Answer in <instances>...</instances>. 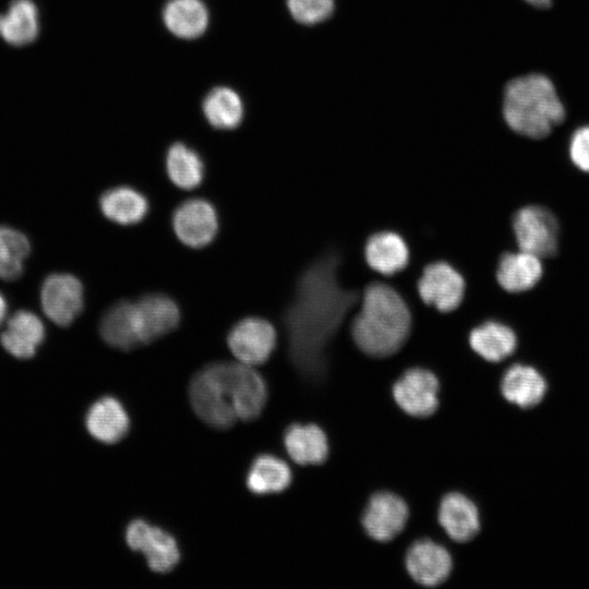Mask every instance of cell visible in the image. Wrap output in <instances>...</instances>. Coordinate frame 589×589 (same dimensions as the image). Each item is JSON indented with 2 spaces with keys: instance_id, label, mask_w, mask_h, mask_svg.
I'll list each match as a JSON object with an SVG mask.
<instances>
[{
  "instance_id": "obj_1",
  "label": "cell",
  "mask_w": 589,
  "mask_h": 589,
  "mask_svg": "<svg viewBox=\"0 0 589 589\" xmlns=\"http://www.w3.org/2000/svg\"><path fill=\"white\" fill-rule=\"evenodd\" d=\"M341 257L327 251L300 274L283 314L291 364L302 378L320 383L327 373V347L359 292L338 280Z\"/></svg>"
},
{
  "instance_id": "obj_2",
  "label": "cell",
  "mask_w": 589,
  "mask_h": 589,
  "mask_svg": "<svg viewBox=\"0 0 589 589\" xmlns=\"http://www.w3.org/2000/svg\"><path fill=\"white\" fill-rule=\"evenodd\" d=\"M351 325L358 348L373 358L395 354L406 342L411 327L410 310L402 297L384 283H371L361 296Z\"/></svg>"
},
{
  "instance_id": "obj_3",
  "label": "cell",
  "mask_w": 589,
  "mask_h": 589,
  "mask_svg": "<svg viewBox=\"0 0 589 589\" xmlns=\"http://www.w3.org/2000/svg\"><path fill=\"white\" fill-rule=\"evenodd\" d=\"M503 116L520 135L543 139L565 119V107L552 81L543 74L519 76L505 87Z\"/></svg>"
},
{
  "instance_id": "obj_4",
  "label": "cell",
  "mask_w": 589,
  "mask_h": 589,
  "mask_svg": "<svg viewBox=\"0 0 589 589\" xmlns=\"http://www.w3.org/2000/svg\"><path fill=\"white\" fill-rule=\"evenodd\" d=\"M189 399L194 413L217 430L231 428L237 417L232 408L227 362L205 365L192 377Z\"/></svg>"
},
{
  "instance_id": "obj_5",
  "label": "cell",
  "mask_w": 589,
  "mask_h": 589,
  "mask_svg": "<svg viewBox=\"0 0 589 589\" xmlns=\"http://www.w3.org/2000/svg\"><path fill=\"white\" fill-rule=\"evenodd\" d=\"M513 230L522 251L546 257L557 250L558 224L545 207L528 205L518 209L513 218Z\"/></svg>"
},
{
  "instance_id": "obj_6",
  "label": "cell",
  "mask_w": 589,
  "mask_h": 589,
  "mask_svg": "<svg viewBox=\"0 0 589 589\" xmlns=\"http://www.w3.org/2000/svg\"><path fill=\"white\" fill-rule=\"evenodd\" d=\"M277 342L274 325L259 316L239 320L227 334V345L239 362L253 366L266 362Z\"/></svg>"
},
{
  "instance_id": "obj_7",
  "label": "cell",
  "mask_w": 589,
  "mask_h": 589,
  "mask_svg": "<svg viewBox=\"0 0 589 589\" xmlns=\"http://www.w3.org/2000/svg\"><path fill=\"white\" fill-rule=\"evenodd\" d=\"M171 225L180 242L192 249H202L216 238L219 218L214 204L206 199L195 197L175 208Z\"/></svg>"
},
{
  "instance_id": "obj_8",
  "label": "cell",
  "mask_w": 589,
  "mask_h": 589,
  "mask_svg": "<svg viewBox=\"0 0 589 589\" xmlns=\"http://www.w3.org/2000/svg\"><path fill=\"white\" fill-rule=\"evenodd\" d=\"M125 541L132 551L144 555L148 567L155 573H169L180 561L176 539L143 519L132 520L128 525Z\"/></svg>"
},
{
  "instance_id": "obj_9",
  "label": "cell",
  "mask_w": 589,
  "mask_h": 589,
  "mask_svg": "<svg viewBox=\"0 0 589 589\" xmlns=\"http://www.w3.org/2000/svg\"><path fill=\"white\" fill-rule=\"evenodd\" d=\"M440 383L434 373L421 368L407 370L394 384L397 406L414 418H428L438 407Z\"/></svg>"
},
{
  "instance_id": "obj_10",
  "label": "cell",
  "mask_w": 589,
  "mask_h": 589,
  "mask_svg": "<svg viewBox=\"0 0 589 589\" xmlns=\"http://www.w3.org/2000/svg\"><path fill=\"white\" fill-rule=\"evenodd\" d=\"M418 291L424 303L441 312H450L457 309L464 299L465 279L447 262H433L423 268Z\"/></svg>"
},
{
  "instance_id": "obj_11",
  "label": "cell",
  "mask_w": 589,
  "mask_h": 589,
  "mask_svg": "<svg viewBox=\"0 0 589 589\" xmlns=\"http://www.w3.org/2000/svg\"><path fill=\"white\" fill-rule=\"evenodd\" d=\"M40 302L52 322L68 326L83 310V286L73 275L51 274L43 283Z\"/></svg>"
},
{
  "instance_id": "obj_12",
  "label": "cell",
  "mask_w": 589,
  "mask_h": 589,
  "mask_svg": "<svg viewBox=\"0 0 589 589\" xmlns=\"http://www.w3.org/2000/svg\"><path fill=\"white\" fill-rule=\"evenodd\" d=\"M141 345H148L173 332L181 321L178 303L169 296L153 292L134 301Z\"/></svg>"
},
{
  "instance_id": "obj_13",
  "label": "cell",
  "mask_w": 589,
  "mask_h": 589,
  "mask_svg": "<svg viewBox=\"0 0 589 589\" xmlns=\"http://www.w3.org/2000/svg\"><path fill=\"white\" fill-rule=\"evenodd\" d=\"M409 518L405 501L390 492L375 493L362 516L366 534L377 542H388L404 530Z\"/></svg>"
},
{
  "instance_id": "obj_14",
  "label": "cell",
  "mask_w": 589,
  "mask_h": 589,
  "mask_svg": "<svg viewBox=\"0 0 589 589\" xmlns=\"http://www.w3.org/2000/svg\"><path fill=\"white\" fill-rule=\"evenodd\" d=\"M228 375L237 420H255L267 401V386L263 376L241 362H228Z\"/></svg>"
},
{
  "instance_id": "obj_15",
  "label": "cell",
  "mask_w": 589,
  "mask_h": 589,
  "mask_svg": "<svg viewBox=\"0 0 589 589\" xmlns=\"http://www.w3.org/2000/svg\"><path fill=\"white\" fill-rule=\"evenodd\" d=\"M453 561L445 548L430 540L413 543L406 555V569L417 584L436 587L449 576Z\"/></svg>"
},
{
  "instance_id": "obj_16",
  "label": "cell",
  "mask_w": 589,
  "mask_h": 589,
  "mask_svg": "<svg viewBox=\"0 0 589 589\" xmlns=\"http://www.w3.org/2000/svg\"><path fill=\"white\" fill-rule=\"evenodd\" d=\"M437 519L446 534L459 543L472 540L480 531L478 508L461 493H448L442 498Z\"/></svg>"
},
{
  "instance_id": "obj_17",
  "label": "cell",
  "mask_w": 589,
  "mask_h": 589,
  "mask_svg": "<svg viewBox=\"0 0 589 589\" xmlns=\"http://www.w3.org/2000/svg\"><path fill=\"white\" fill-rule=\"evenodd\" d=\"M86 429L97 441L115 444L129 432L130 419L122 404L115 397H103L87 411Z\"/></svg>"
},
{
  "instance_id": "obj_18",
  "label": "cell",
  "mask_w": 589,
  "mask_h": 589,
  "mask_svg": "<svg viewBox=\"0 0 589 589\" xmlns=\"http://www.w3.org/2000/svg\"><path fill=\"white\" fill-rule=\"evenodd\" d=\"M45 338L40 318L31 311L20 310L8 321L0 336L3 348L19 359L32 358Z\"/></svg>"
},
{
  "instance_id": "obj_19",
  "label": "cell",
  "mask_w": 589,
  "mask_h": 589,
  "mask_svg": "<svg viewBox=\"0 0 589 589\" xmlns=\"http://www.w3.org/2000/svg\"><path fill=\"white\" fill-rule=\"evenodd\" d=\"M99 334L112 348L130 351L141 346L134 301L120 300L103 315Z\"/></svg>"
},
{
  "instance_id": "obj_20",
  "label": "cell",
  "mask_w": 589,
  "mask_h": 589,
  "mask_svg": "<svg viewBox=\"0 0 589 589\" xmlns=\"http://www.w3.org/2000/svg\"><path fill=\"white\" fill-rule=\"evenodd\" d=\"M368 265L383 275H394L409 262V249L405 240L394 231H378L370 236L364 247Z\"/></svg>"
},
{
  "instance_id": "obj_21",
  "label": "cell",
  "mask_w": 589,
  "mask_h": 589,
  "mask_svg": "<svg viewBox=\"0 0 589 589\" xmlns=\"http://www.w3.org/2000/svg\"><path fill=\"white\" fill-rule=\"evenodd\" d=\"M284 445L289 457L298 465H322L328 457V442L316 424L293 423L284 433Z\"/></svg>"
},
{
  "instance_id": "obj_22",
  "label": "cell",
  "mask_w": 589,
  "mask_h": 589,
  "mask_svg": "<svg viewBox=\"0 0 589 589\" xmlns=\"http://www.w3.org/2000/svg\"><path fill=\"white\" fill-rule=\"evenodd\" d=\"M99 207L109 220L131 226L145 219L149 213V201L141 191L120 185L108 189L100 195Z\"/></svg>"
},
{
  "instance_id": "obj_23",
  "label": "cell",
  "mask_w": 589,
  "mask_h": 589,
  "mask_svg": "<svg viewBox=\"0 0 589 589\" xmlns=\"http://www.w3.org/2000/svg\"><path fill=\"white\" fill-rule=\"evenodd\" d=\"M542 276L540 257L526 252H506L501 255L496 279L508 292H522L531 289Z\"/></svg>"
},
{
  "instance_id": "obj_24",
  "label": "cell",
  "mask_w": 589,
  "mask_h": 589,
  "mask_svg": "<svg viewBox=\"0 0 589 589\" xmlns=\"http://www.w3.org/2000/svg\"><path fill=\"white\" fill-rule=\"evenodd\" d=\"M546 392L543 376L532 366L514 364L504 373L501 381L503 397L524 409L537 406Z\"/></svg>"
},
{
  "instance_id": "obj_25",
  "label": "cell",
  "mask_w": 589,
  "mask_h": 589,
  "mask_svg": "<svg viewBox=\"0 0 589 589\" xmlns=\"http://www.w3.org/2000/svg\"><path fill=\"white\" fill-rule=\"evenodd\" d=\"M38 32V10L32 0H12L8 10L0 13V37L9 45H28Z\"/></svg>"
},
{
  "instance_id": "obj_26",
  "label": "cell",
  "mask_w": 589,
  "mask_h": 589,
  "mask_svg": "<svg viewBox=\"0 0 589 589\" xmlns=\"http://www.w3.org/2000/svg\"><path fill=\"white\" fill-rule=\"evenodd\" d=\"M469 345L484 360L501 362L515 351L517 337L509 326L486 321L470 332Z\"/></svg>"
},
{
  "instance_id": "obj_27",
  "label": "cell",
  "mask_w": 589,
  "mask_h": 589,
  "mask_svg": "<svg viewBox=\"0 0 589 589\" xmlns=\"http://www.w3.org/2000/svg\"><path fill=\"white\" fill-rule=\"evenodd\" d=\"M291 478V470L284 460L263 454L252 461L245 483L252 493L265 495L285 491Z\"/></svg>"
},
{
  "instance_id": "obj_28",
  "label": "cell",
  "mask_w": 589,
  "mask_h": 589,
  "mask_svg": "<svg viewBox=\"0 0 589 589\" xmlns=\"http://www.w3.org/2000/svg\"><path fill=\"white\" fill-rule=\"evenodd\" d=\"M163 17L168 29L181 38L199 37L208 24V11L201 0H169Z\"/></svg>"
},
{
  "instance_id": "obj_29",
  "label": "cell",
  "mask_w": 589,
  "mask_h": 589,
  "mask_svg": "<svg viewBox=\"0 0 589 589\" xmlns=\"http://www.w3.org/2000/svg\"><path fill=\"white\" fill-rule=\"evenodd\" d=\"M166 171L177 188L193 190L203 182L205 167L196 151L183 143H173L167 151Z\"/></svg>"
},
{
  "instance_id": "obj_30",
  "label": "cell",
  "mask_w": 589,
  "mask_h": 589,
  "mask_svg": "<svg viewBox=\"0 0 589 589\" xmlns=\"http://www.w3.org/2000/svg\"><path fill=\"white\" fill-rule=\"evenodd\" d=\"M207 121L217 129H233L243 117V106L236 92L228 87L212 89L203 101Z\"/></svg>"
},
{
  "instance_id": "obj_31",
  "label": "cell",
  "mask_w": 589,
  "mask_h": 589,
  "mask_svg": "<svg viewBox=\"0 0 589 589\" xmlns=\"http://www.w3.org/2000/svg\"><path fill=\"white\" fill-rule=\"evenodd\" d=\"M29 250V242L22 232L0 226V278L4 280L19 278Z\"/></svg>"
},
{
  "instance_id": "obj_32",
  "label": "cell",
  "mask_w": 589,
  "mask_h": 589,
  "mask_svg": "<svg viewBox=\"0 0 589 589\" xmlns=\"http://www.w3.org/2000/svg\"><path fill=\"white\" fill-rule=\"evenodd\" d=\"M293 19L303 24H315L327 19L334 9V0H287Z\"/></svg>"
},
{
  "instance_id": "obj_33",
  "label": "cell",
  "mask_w": 589,
  "mask_h": 589,
  "mask_svg": "<svg viewBox=\"0 0 589 589\" xmlns=\"http://www.w3.org/2000/svg\"><path fill=\"white\" fill-rule=\"evenodd\" d=\"M569 155L575 166L589 172V125H582L573 133Z\"/></svg>"
},
{
  "instance_id": "obj_34",
  "label": "cell",
  "mask_w": 589,
  "mask_h": 589,
  "mask_svg": "<svg viewBox=\"0 0 589 589\" xmlns=\"http://www.w3.org/2000/svg\"><path fill=\"white\" fill-rule=\"evenodd\" d=\"M528 3H530L533 7L544 9L549 8L552 3V0H526Z\"/></svg>"
},
{
  "instance_id": "obj_35",
  "label": "cell",
  "mask_w": 589,
  "mask_h": 589,
  "mask_svg": "<svg viewBox=\"0 0 589 589\" xmlns=\"http://www.w3.org/2000/svg\"><path fill=\"white\" fill-rule=\"evenodd\" d=\"M7 313V302L3 296L0 293V324L4 320Z\"/></svg>"
}]
</instances>
